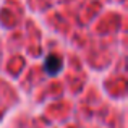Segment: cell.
I'll list each match as a JSON object with an SVG mask.
<instances>
[{
	"label": "cell",
	"mask_w": 128,
	"mask_h": 128,
	"mask_svg": "<svg viewBox=\"0 0 128 128\" xmlns=\"http://www.w3.org/2000/svg\"><path fill=\"white\" fill-rule=\"evenodd\" d=\"M44 68H46V72L49 73V75H57V73L60 72V68H62V60H60V57L55 55V54L47 55L46 62H44Z\"/></svg>",
	"instance_id": "6da1fadb"
}]
</instances>
